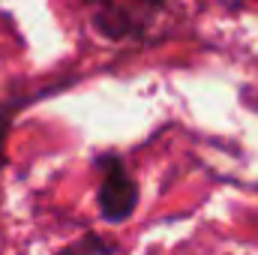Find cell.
Returning <instances> with one entry per match:
<instances>
[{
  "mask_svg": "<svg viewBox=\"0 0 258 255\" xmlns=\"http://www.w3.org/2000/svg\"><path fill=\"white\" fill-rule=\"evenodd\" d=\"M168 0H84L93 30L108 42L141 39L162 15Z\"/></svg>",
  "mask_w": 258,
  "mask_h": 255,
  "instance_id": "obj_1",
  "label": "cell"
},
{
  "mask_svg": "<svg viewBox=\"0 0 258 255\" xmlns=\"http://www.w3.org/2000/svg\"><path fill=\"white\" fill-rule=\"evenodd\" d=\"M57 255H114V246H111L105 237H99L96 231H87V234H81L75 243L63 246Z\"/></svg>",
  "mask_w": 258,
  "mask_h": 255,
  "instance_id": "obj_3",
  "label": "cell"
},
{
  "mask_svg": "<svg viewBox=\"0 0 258 255\" xmlns=\"http://www.w3.org/2000/svg\"><path fill=\"white\" fill-rule=\"evenodd\" d=\"M24 99H0V174L6 168V144H9V132L15 123V114L21 111Z\"/></svg>",
  "mask_w": 258,
  "mask_h": 255,
  "instance_id": "obj_4",
  "label": "cell"
},
{
  "mask_svg": "<svg viewBox=\"0 0 258 255\" xmlns=\"http://www.w3.org/2000/svg\"><path fill=\"white\" fill-rule=\"evenodd\" d=\"M99 171V189H96V210L105 222H126L138 207V183L126 171L123 159L117 153H99L96 156Z\"/></svg>",
  "mask_w": 258,
  "mask_h": 255,
  "instance_id": "obj_2",
  "label": "cell"
}]
</instances>
